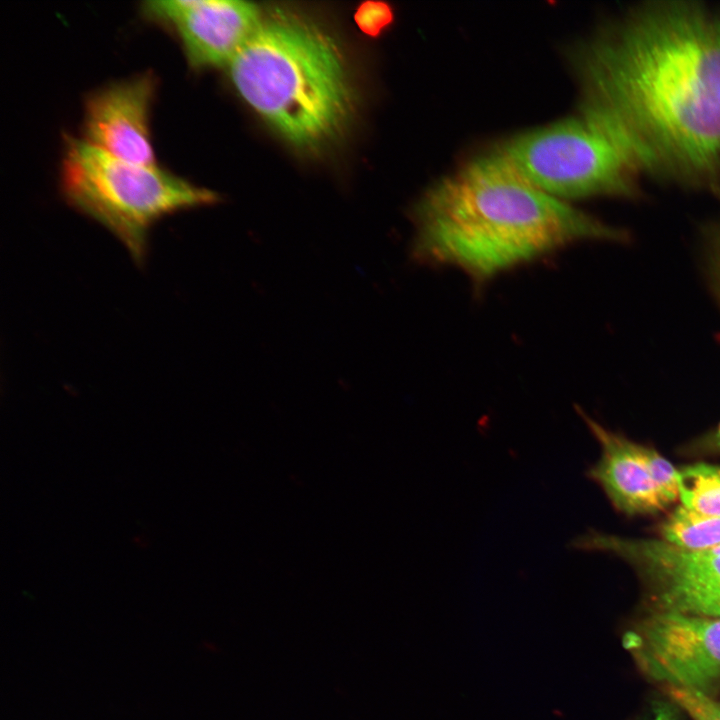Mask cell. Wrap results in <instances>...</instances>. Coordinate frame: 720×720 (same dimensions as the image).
<instances>
[{
  "instance_id": "6da1fadb",
  "label": "cell",
  "mask_w": 720,
  "mask_h": 720,
  "mask_svg": "<svg viewBox=\"0 0 720 720\" xmlns=\"http://www.w3.org/2000/svg\"><path fill=\"white\" fill-rule=\"evenodd\" d=\"M570 59L578 115L642 175L720 200V3L633 4Z\"/></svg>"
},
{
  "instance_id": "7a4b0ae2",
  "label": "cell",
  "mask_w": 720,
  "mask_h": 720,
  "mask_svg": "<svg viewBox=\"0 0 720 720\" xmlns=\"http://www.w3.org/2000/svg\"><path fill=\"white\" fill-rule=\"evenodd\" d=\"M414 216L416 259L478 283L580 241L629 238L536 187L498 149L440 179Z\"/></svg>"
},
{
  "instance_id": "3957f363",
  "label": "cell",
  "mask_w": 720,
  "mask_h": 720,
  "mask_svg": "<svg viewBox=\"0 0 720 720\" xmlns=\"http://www.w3.org/2000/svg\"><path fill=\"white\" fill-rule=\"evenodd\" d=\"M228 68L241 98L298 149L319 151L351 124L356 92L345 55L309 17L263 14Z\"/></svg>"
},
{
  "instance_id": "277c9868",
  "label": "cell",
  "mask_w": 720,
  "mask_h": 720,
  "mask_svg": "<svg viewBox=\"0 0 720 720\" xmlns=\"http://www.w3.org/2000/svg\"><path fill=\"white\" fill-rule=\"evenodd\" d=\"M61 188L66 202L110 231L137 265L145 262L158 221L218 200L213 191L158 165L124 161L71 136L65 142Z\"/></svg>"
},
{
  "instance_id": "5b68a950",
  "label": "cell",
  "mask_w": 720,
  "mask_h": 720,
  "mask_svg": "<svg viewBox=\"0 0 720 720\" xmlns=\"http://www.w3.org/2000/svg\"><path fill=\"white\" fill-rule=\"evenodd\" d=\"M531 183L558 199H639L642 174L604 132L580 115L523 132L497 148Z\"/></svg>"
},
{
  "instance_id": "8992f818",
  "label": "cell",
  "mask_w": 720,
  "mask_h": 720,
  "mask_svg": "<svg viewBox=\"0 0 720 720\" xmlns=\"http://www.w3.org/2000/svg\"><path fill=\"white\" fill-rule=\"evenodd\" d=\"M571 546L613 554L640 577L652 611L720 617V547L691 551L662 539L623 538L589 531Z\"/></svg>"
},
{
  "instance_id": "52a82bcc",
  "label": "cell",
  "mask_w": 720,
  "mask_h": 720,
  "mask_svg": "<svg viewBox=\"0 0 720 720\" xmlns=\"http://www.w3.org/2000/svg\"><path fill=\"white\" fill-rule=\"evenodd\" d=\"M623 645L662 687L708 692L720 683V617L650 610L625 632Z\"/></svg>"
},
{
  "instance_id": "ba28073f",
  "label": "cell",
  "mask_w": 720,
  "mask_h": 720,
  "mask_svg": "<svg viewBox=\"0 0 720 720\" xmlns=\"http://www.w3.org/2000/svg\"><path fill=\"white\" fill-rule=\"evenodd\" d=\"M142 10L176 33L194 68L228 66L263 15L254 3L233 0H156Z\"/></svg>"
},
{
  "instance_id": "9c48e42d",
  "label": "cell",
  "mask_w": 720,
  "mask_h": 720,
  "mask_svg": "<svg viewBox=\"0 0 720 720\" xmlns=\"http://www.w3.org/2000/svg\"><path fill=\"white\" fill-rule=\"evenodd\" d=\"M156 83L146 72L94 91L85 102L82 138L121 160L157 165L150 131Z\"/></svg>"
},
{
  "instance_id": "30bf717a",
  "label": "cell",
  "mask_w": 720,
  "mask_h": 720,
  "mask_svg": "<svg viewBox=\"0 0 720 720\" xmlns=\"http://www.w3.org/2000/svg\"><path fill=\"white\" fill-rule=\"evenodd\" d=\"M601 447L588 476L598 483L613 506L628 515L652 514L669 502L650 478L631 448V441L612 432L576 409Z\"/></svg>"
},
{
  "instance_id": "8fae6325",
  "label": "cell",
  "mask_w": 720,
  "mask_h": 720,
  "mask_svg": "<svg viewBox=\"0 0 720 720\" xmlns=\"http://www.w3.org/2000/svg\"><path fill=\"white\" fill-rule=\"evenodd\" d=\"M660 535L665 542L691 551L720 547V516L703 514L682 504L662 523Z\"/></svg>"
},
{
  "instance_id": "7c38bea8",
  "label": "cell",
  "mask_w": 720,
  "mask_h": 720,
  "mask_svg": "<svg viewBox=\"0 0 720 720\" xmlns=\"http://www.w3.org/2000/svg\"><path fill=\"white\" fill-rule=\"evenodd\" d=\"M679 498L683 506L720 516V466L696 463L677 471Z\"/></svg>"
},
{
  "instance_id": "4fadbf2b",
  "label": "cell",
  "mask_w": 720,
  "mask_h": 720,
  "mask_svg": "<svg viewBox=\"0 0 720 720\" xmlns=\"http://www.w3.org/2000/svg\"><path fill=\"white\" fill-rule=\"evenodd\" d=\"M631 448L640 459L650 478L667 501L673 502L679 497L677 471L674 466L657 451L631 441Z\"/></svg>"
},
{
  "instance_id": "5bb4252c",
  "label": "cell",
  "mask_w": 720,
  "mask_h": 720,
  "mask_svg": "<svg viewBox=\"0 0 720 720\" xmlns=\"http://www.w3.org/2000/svg\"><path fill=\"white\" fill-rule=\"evenodd\" d=\"M662 688L666 696L692 720H720V700L709 692L676 686Z\"/></svg>"
},
{
  "instance_id": "9a60e30c",
  "label": "cell",
  "mask_w": 720,
  "mask_h": 720,
  "mask_svg": "<svg viewBox=\"0 0 720 720\" xmlns=\"http://www.w3.org/2000/svg\"><path fill=\"white\" fill-rule=\"evenodd\" d=\"M354 19L361 32L376 37L391 24L393 12L384 2L368 1L358 7Z\"/></svg>"
},
{
  "instance_id": "2e32d148",
  "label": "cell",
  "mask_w": 720,
  "mask_h": 720,
  "mask_svg": "<svg viewBox=\"0 0 720 720\" xmlns=\"http://www.w3.org/2000/svg\"><path fill=\"white\" fill-rule=\"evenodd\" d=\"M709 266L716 289L720 295V223L710 230Z\"/></svg>"
},
{
  "instance_id": "e0dca14e",
  "label": "cell",
  "mask_w": 720,
  "mask_h": 720,
  "mask_svg": "<svg viewBox=\"0 0 720 720\" xmlns=\"http://www.w3.org/2000/svg\"><path fill=\"white\" fill-rule=\"evenodd\" d=\"M713 440L718 448H720V425L718 426L717 430L715 431Z\"/></svg>"
}]
</instances>
